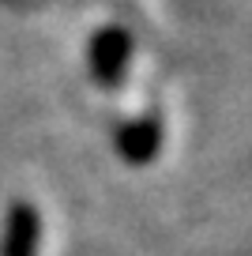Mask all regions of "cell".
Listing matches in <instances>:
<instances>
[{
	"mask_svg": "<svg viewBox=\"0 0 252 256\" xmlns=\"http://www.w3.org/2000/svg\"><path fill=\"white\" fill-rule=\"evenodd\" d=\"M128 53H132V38L120 26H102L90 42V76L98 87H117L124 76Z\"/></svg>",
	"mask_w": 252,
	"mask_h": 256,
	"instance_id": "cell-1",
	"label": "cell"
},
{
	"mask_svg": "<svg viewBox=\"0 0 252 256\" xmlns=\"http://www.w3.org/2000/svg\"><path fill=\"white\" fill-rule=\"evenodd\" d=\"M38 234L42 218L30 204H12L4 218V238H0V256H38Z\"/></svg>",
	"mask_w": 252,
	"mask_h": 256,
	"instance_id": "cell-2",
	"label": "cell"
},
{
	"mask_svg": "<svg viewBox=\"0 0 252 256\" xmlns=\"http://www.w3.org/2000/svg\"><path fill=\"white\" fill-rule=\"evenodd\" d=\"M158 147H162V124L154 117H140L117 128V151L132 166H147L158 154Z\"/></svg>",
	"mask_w": 252,
	"mask_h": 256,
	"instance_id": "cell-3",
	"label": "cell"
}]
</instances>
